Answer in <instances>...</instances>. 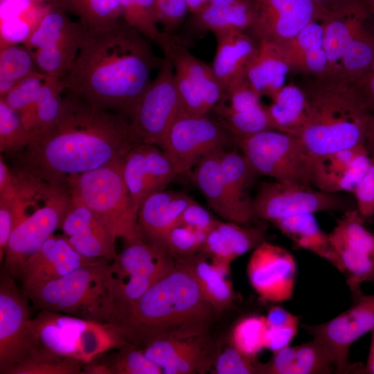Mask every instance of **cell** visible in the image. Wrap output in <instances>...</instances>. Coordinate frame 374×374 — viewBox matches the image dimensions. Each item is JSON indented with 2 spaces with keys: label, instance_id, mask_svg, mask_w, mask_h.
<instances>
[{
  "label": "cell",
  "instance_id": "cell-1",
  "mask_svg": "<svg viewBox=\"0 0 374 374\" xmlns=\"http://www.w3.org/2000/svg\"><path fill=\"white\" fill-rule=\"evenodd\" d=\"M136 145L129 118L68 93L59 119L12 156V167L66 188L71 178L123 159Z\"/></svg>",
  "mask_w": 374,
  "mask_h": 374
},
{
  "label": "cell",
  "instance_id": "cell-2",
  "mask_svg": "<svg viewBox=\"0 0 374 374\" xmlns=\"http://www.w3.org/2000/svg\"><path fill=\"white\" fill-rule=\"evenodd\" d=\"M162 61L148 39L121 19L107 30L89 32L61 81L68 93L131 120Z\"/></svg>",
  "mask_w": 374,
  "mask_h": 374
},
{
  "label": "cell",
  "instance_id": "cell-3",
  "mask_svg": "<svg viewBox=\"0 0 374 374\" xmlns=\"http://www.w3.org/2000/svg\"><path fill=\"white\" fill-rule=\"evenodd\" d=\"M215 314L188 263L177 258L172 271L121 311L111 326L142 348L160 339L208 332Z\"/></svg>",
  "mask_w": 374,
  "mask_h": 374
},
{
  "label": "cell",
  "instance_id": "cell-4",
  "mask_svg": "<svg viewBox=\"0 0 374 374\" xmlns=\"http://www.w3.org/2000/svg\"><path fill=\"white\" fill-rule=\"evenodd\" d=\"M308 110L298 137L315 158L364 143L371 115L348 80L304 77Z\"/></svg>",
  "mask_w": 374,
  "mask_h": 374
},
{
  "label": "cell",
  "instance_id": "cell-5",
  "mask_svg": "<svg viewBox=\"0 0 374 374\" xmlns=\"http://www.w3.org/2000/svg\"><path fill=\"white\" fill-rule=\"evenodd\" d=\"M10 199L13 230L3 269L18 278L21 269L44 242L60 229L70 199L67 188L12 166Z\"/></svg>",
  "mask_w": 374,
  "mask_h": 374
},
{
  "label": "cell",
  "instance_id": "cell-6",
  "mask_svg": "<svg viewBox=\"0 0 374 374\" xmlns=\"http://www.w3.org/2000/svg\"><path fill=\"white\" fill-rule=\"evenodd\" d=\"M110 262L99 259L59 279L23 291L38 310L111 325L115 307L109 278Z\"/></svg>",
  "mask_w": 374,
  "mask_h": 374
},
{
  "label": "cell",
  "instance_id": "cell-7",
  "mask_svg": "<svg viewBox=\"0 0 374 374\" xmlns=\"http://www.w3.org/2000/svg\"><path fill=\"white\" fill-rule=\"evenodd\" d=\"M123 159L71 178L66 188L78 197L114 239L130 240L143 235L138 210L123 175Z\"/></svg>",
  "mask_w": 374,
  "mask_h": 374
},
{
  "label": "cell",
  "instance_id": "cell-8",
  "mask_svg": "<svg viewBox=\"0 0 374 374\" xmlns=\"http://www.w3.org/2000/svg\"><path fill=\"white\" fill-rule=\"evenodd\" d=\"M31 324L38 346L84 364L130 344L111 325L46 310Z\"/></svg>",
  "mask_w": 374,
  "mask_h": 374
},
{
  "label": "cell",
  "instance_id": "cell-9",
  "mask_svg": "<svg viewBox=\"0 0 374 374\" xmlns=\"http://www.w3.org/2000/svg\"><path fill=\"white\" fill-rule=\"evenodd\" d=\"M125 242L123 250L109 267L114 319L169 274L176 264V259L163 245L148 240L143 235Z\"/></svg>",
  "mask_w": 374,
  "mask_h": 374
},
{
  "label": "cell",
  "instance_id": "cell-10",
  "mask_svg": "<svg viewBox=\"0 0 374 374\" xmlns=\"http://www.w3.org/2000/svg\"><path fill=\"white\" fill-rule=\"evenodd\" d=\"M237 143L258 175L283 184L314 186L316 158L299 137L270 130L239 139Z\"/></svg>",
  "mask_w": 374,
  "mask_h": 374
},
{
  "label": "cell",
  "instance_id": "cell-11",
  "mask_svg": "<svg viewBox=\"0 0 374 374\" xmlns=\"http://www.w3.org/2000/svg\"><path fill=\"white\" fill-rule=\"evenodd\" d=\"M368 10L330 15L324 20L327 64L323 78L353 81L374 59V32Z\"/></svg>",
  "mask_w": 374,
  "mask_h": 374
},
{
  "label": "cell",
  "instance_id": "cell-12",
  "mask_svg": "<svg viewBox=\"0 0 374 374\" xmlns=\"http://www.w3.org/2000/svg\"><path fill=\"white\" fill-rule=\"evenodd\" d=\"M89 33L82 23L72 21L54 3L22 44L32 54L40 72L61 79L71 68Z\"/></svg>",
  "mask_w": 374,
  "mask_h": 374
},
{
  "label": "cell",
  "instance_id": "cell-13",
  "mask_svg": "<svg viewBox=\"0 0 374 374\" xmlns=\"http://www.w3.org/2000/svg\"><path fill=\"white\" fill-rule=\"evenodd\" d=\"M234 141V135L217 118L180 113L159 146L180 175L190 172L206 155L227 150Z\"/></svg>",
  "mask_w": 374,
  "mask_h": 374
},
{
  "label": "cell",
  "instance_id": "cell-14",
  "mask_svg": "<svg viewBox=\"0 0 374 374\" xmlns=\"http://www.w3.org/2000/svg\"><path fill=\"white\" fill-rule=\"evenodd\" d=\"M180 113L173 66L164 56L156 78L151 80L130 120L134 141L137 144L159 145Z\"/></svg>",
  "mask_w": 374,
  "mask_h": 374
},
{
  "label": "cell",
  "instance_id": "cell-15",
  "mask_svg": "<svg viewBox=\"0 0 374 374\" xmlns=\"http://www.w3.org/2000/svg\"><path fill=\"white\" fill-rule=\"evenodd\" d=\"M4 270L0 278V373L26 358L37 346L28 299Z\"/></svg>",
  "mask_w": 374,
  "mask_h": 374
},
{
  "label": "cell",
  "instance_id": "cell-16",
  "mask_svg": "<svg viewBox=\"0 0 374 374\" xmlns=\"http://www.w3.org/2000/svg\"><path fill=\"white\" fill-rule=\"evenodd\" d=\"M344 204L337 193L276 181L262 183L251 202L253 217L273 224L294 215L342 209Z\"/></svg>",
  "mask_w": 374,
  "mask_h": 374
},
{
  "label": "cell",
  "instance_id": "cell-17",
  "mask_svg": "<svg viewBox=\"0 0 374 374\" xmlns=\"http://www.w3.org/2000/svg\"><path fill=\"white\" fill-rule=\"evenodd\" d=\"M303 327L328 350L336 372L343 373L349 367L352 345L374 329V294L359 295L348 310L326 322Z\"/></svg>",
  "mask_w": 374,
  "mask_h": 374
},
{
  "label": "cell",
  "instance_id": "cell-18",
  "mask_svg": "<svg viewBox=\"0 0 374 374\" xmlns=\"http://www.w3.org/2000/svg\"><path fill=\"white\" fill-rule=\"evenodd\" d=\"M252 24L247 31L258 42L283 44L314 20L329 15L313 0H254Z\"/></svg>",
  "mask_w": 374,
  "mask_h": 374
},
{
  "label": "cell",
  "instance_id": "cell-19",
  "mask_svg": "<svg viewBox=\"0 0 374 374\" xmlns=\"http://www.w3.org/2000/svg\"><path fill=\"white\" fill-rule=\"evenodd\" d=\"M296 272L293 255L285 248L266 240L253 249L247 265L251 287L261 300L271 303H282L292 299Z\"/></svg>",
  "mask_w": 374,
  "mask_h": 374
},
{
  "label": "cell",
  "instance_id": "cell-20",
  "mask_svg": "<svg viewBox=\"0 0 374 374\" xmlns=\"http://www.w3.org/2000/svg\"><path fill=\"white\" fill-rule=\"evenodd\" d=\"M142 350L164 374H195L212 371L220 348L208 331L190 337L160 339Z\"/></svg>",
  "mask_w": 374,
  "mask_h": 374
},
{
  "label": "cell",
  "instance_id": "cell-21",
  "mask_svg": "<svg viewBox=\"0 0 374 374\" xmlns=\"http://www.w3.org/2000/svg\"><path fill=\"white\" fill-rule=\"evenodd\" d=\"M69 194V202L60 227L64 238L84 257L115 260L118 255L116 239L78 197Z\"/></svg>",
  "mask_w": 374,
  "mask_h": 374
},
{
  "label": "cell",
  "instance_id": "cell-22",
  "mask_svg": "<svg viewBox=\"0 0 374 374\" xmlns=\"http://www.w3.org/2000/svg\"><path fill=\"white\" fill-rule=\"evenodd\" d=\"M218 152L204 157L190 172L191 179L217 215L225 221L247 225L253 218L251 202L240 199L231 190L222 173Z\"/></svg>",
  "mask_w": 374,
  "mask_h": 374
},
{
  "label": "cell",
  "instance_id": "cell-23",
  "mask_svg": "<svg viewBox=\"0 0 374 374\" xmlns=\"http://www.w3.org/2000/svg\"><path fill=\"white\" fill-rule=\"evenodd\" d=\"M98 260L84 257L72 248L63 235L53 234L26 262L18 278L25 290L59 279Z\"/></svg>",
  "mask_w": 374,
  "mask_h": 374
},
{
  "label": "cell",
  "instance_id": "cell-24",
  "mask_svg": "<svg viewBox=\"0 0 374 374\" xmlns=\"http://www.w3.org/2000/svg\"><path fill=\"white\" fill-rule=\"evenodd\" d=\"M260 98L244 74L223 89L212 112L232 132L251 133L262 127L267 120L266 106Z\"/></svg>",
  "mask_w": 374,
  "mask_h": 374
},
{
  "label": "cell",
  "instance_id": "cell-25",
  "mask_svg": "<svg viewBox=\"0 0 374 374\" xmlns=\"http://www.w3.org/2000/svg\"><path fill=\"white\" fill-rule=\"evenodd\" d=\"M193 200L183 192L164 189L148 195L138 212V224L143 235L163 245L167 233L178 224L184 211Z\"/></svg>",
  "mask_w": 374,
  "mask_h": 374
},
{
  "label": "cell",
  "instance_id": "cell-26",
  "mask_svg": "<svg viewBox=\"0 0 374 374\" xmlns=\"http://www.w3.org/2000/svg\"><path fill=\"white\" fill-rule=\"evenodd\" d=\"M265 240V231L262 228L218 220L206 234L202 251L214 262L231 269L236 258Z\"/></svg>",
  "mask_w": 374,
  "mask_h": 374
},
{
  "label": "cell",
  "instance_id": "cell-27",
  "mask_svg": "<svg viewBox=\"0 0 374 374\" xmlns=\"http://www.w3.org/2000/svg\"><path fill=\"white\" fill-rule=\"evenodd\" d=\"M326 18L311 21L296 36L280 45L291 72L308 78L325 76L327 60L324 49V20Z\"/></svg>",
  "mask_w": 374,
  "mask_h": 374
},
{
  "label": "cell",
  "instance_id": "cell-28",
  "mask_svg": "<svg viewBox=\"0 0 374 374\" xmlns=\"http://www.w3.org/2000/svg\"><path fill=\"white\" fill-rule=\"evenodd\" d=\"M213 34L217 46L211 67L224 89L244 74L258 49V42L248 32L240 30H224Z\"/></svg>",
  "mask_w": 374,
  "mask_h": 374
},
{
  "label": "cell",
  "instance_id": "cell-29",
  "mask_svg": "<svg viewBox=\"0 0 374 374\" xmlns=\"http://www.w3.org/2000/svg\"><path fill=\"white\" fill-rule=\"evenodd\" d=\"M254 0H213L188 20L190 33H213L230 29L248 31L253 19Z\"/></svg>",
  "mask_w": 374,
  "mask_h": 374
},
{
  "label": "cell",
  "instance_id": "cell-30",
  "mask_svg": "<svg viewBox=\"0 0 374 374\" xmlns=\"http://www.w3.org/2000/svg\"><path fill=\"white\" fill-rule=\"evenodd\" d=\"M290 67L280 45L258 42V49L248 63L244 75L261 97L272 98L285 85Z\"/></svg>",
  "mask_w": 374,
  "mask_h": 374
},
{
  "label": "cell",
  "instance_id": "cell-31",
  "mask_svg": "<svg viewBox=\"0 0 374 374\" xmlns=\"http://www.w3.org/2000/svg\"><path fill=\"white\" fill-rule=\"evenodd\" d=\"M181 258L189 265L204 298L216 314L233 305L235 293L228 278L231 269L214 262L202 251Z\"/></svg>",
  "mask_w": 374,
  "mask_h": 374
},
{
  "label": "cell",
  "instance_id": "cell-32",
  "mask_svg": "<svg viewBox=\"0 0 374 374\" xmlns=\"http://www.w3.org/2000/svg\"><path fill=\"white\" fill-rule=\"evenodd\" d=\"M298 247L326 260L342 273L339 259L331 244L329 234L319 226L314 214L288 217L274 223Z\"/></svg>",
  "mask_w": 374,
  "mask_h": 374
},
{
  "label": "cell",
  "instance_id": "cell-33",
  "mask_svg": "<svg viewBox=\"0 0 374 374\" xmlns=\"http://www.w3.org/2000/svg\"><path fill=\"white\" fill-rule=\"evenodd\" d=\"M266 106L273 130L299 136L305 123L308 104L300 85L285 84Z\"/></svg>",
  "mask_w": 374,
  "mask_h": 374
},
{
  "label": "cell",
  "instance_id": "cell-34",
  "mask_svg": "<svg viewBox=\"0 0 374 374\" xmlns=\"http://www.w3.org/2000/svg\"><path fill=\"white\" fill-rule=\"evenodd\" d=\"M65 91L61 79L48 77L28 114L22 121L32 140L53 125L60 117Z\"/></svg>",
  "mask_w": 374,
  "mask_h": 374
},
{
  "label": "cell",
  "instance_id": "cell-35",
  "mask_svg": "<svg viewBox=\"0 0 374 374\" xmlns=\"http://www.w3.org/2000/svg\"><path fill=\"white\" fill-rule=\"evenodd\" d=\"M57 4L91 33L107 30L122 19L121 0H57Z\"/></svg>",
  "mask_w": 374,
  "mask_h": 374
},
{
  "label": "cell",
  "instance_id": "cell-36",
  "mask_svg": "<svg viewBox=\"0 0 374 374\" xmlns=\"http://www.w3.org/2000/svg\"><path fill=\"white\" fill-rule=\"evenodd\" d=\"M84 364L37 346L6 374H83Z\"/></svg>",
  "mask_w": 374,
  "mask_h": 374
},
{
  "label": "cell",
  "instance_id": "cell-37",
  "mask_svg": "<svg viewBox=\"0 0 374 374\" xmlns=\"http://www.w3.org/2000/svg\"><path fill=\"white\" fill-rule=\"evenodd\" d=\"M334 250L348 249L374 258V236L364 226L357 211H348L329 233Z\"/></svg>",
  "mask_w": 374,
  "mask_h": 374
},
{
  "label": "cell",
  "instance_id": "cell-38",
  "mask_svg": "<svg viewBox=\"0 0 374 374\" xmlns=\"http://www.w3.org/2000/svg\"><path fill=\"white\" fill-rule=\"evenodd\" d=\"M39 71L30 52L22 44L0 50V97L21 80Z\"/></svg>",
  "mask_w": 374,
  "mask_h": 374
},
{
  "label": "cell",
  "instance_id": "cell-39",
  "mask_svg": "<svg viewBox=\"0 0 374 374\" xmlns=\"http://www.w3.org/2000/svg\"><path fill=\"white\" fill-rule=\"evenodd\" d=\"M218 160L223 177L233 193L240 199L251 202L249 190L258 175L243 155L233 150H220Z\"/></svg>",
  "mask_w": 374,
  "mask_h": 374
},
{
  "label": "cell",
  "instance_id": "cell-40",
  "mask_svg": "<svg viewBox=\"0 0 374 374\" xmlns=\"http://www.w3.org/2000/svg\"><path fill=\"white\" fill-rule=\"evenodd\" d=\"M121 19L148 40L157 44L161 37L155 0H121Z\"/></svg>",
  "mask_w": 374,
  "mask_h": 374
},
{
  "label": "cell",
  "instance_id": "cell-41",
  "mask_svg": "<svg viewBox=\"0 0 374 374\" xmlns=\"http://www.w3.org/2000/svg\"><path fill=\"white\" fill-rule=\"evenodd\" d=\"M267 328L265 316L244 317L233 328L230 344L244 355L256 359L257 355L265 348Z\"/></svg>",
  "mask_w": 374,
  "mask_h": 374
},
{
  "label": "cell",
  "instance_id": "cell-42",
  "mask_svg": "<svg viewBox=\"0 0 374 374\" xmlns=\"http://www.w3.org/2000/svg\"><path fill=\"white\" fill-rule=\"evenodd\" d=\"M32 137L19 114L0 99V151L16 155L31 142Z\"/></svg>",
  "mask_w": 374,
  "mask_h": 374
},
{
  "label": "cell",
  "instance_id": "cell-43",
  "mask_svg": "<svg viewBox=\"0 0 374 374\" xmlns=\"http://www.w3.org/2000/svg\"><path fill=\"white\" fill-rule=\"evenodd\" d=\"M123 175L134 206L138 210L151 193L145 164V144L134 146L123 159Z\"/></svg>",
  "mask_w": 374,
  "mask_h": 374
},
{
  "label": "cell",
  "instance_id": "cell-44",
  "mask_svg": "<svg viewBox=\"0 0 374 374\" xmlns=\"http://www.w3.org/2000/svg\"><path fill=\"white\" fill-rule=\"evenodd\" d=\"M335 364L326 347L316 339L296 346V356L290 374H329Z\"/></svg>",
  "mask_w": 374,
  "mask_h": 374
},
{
  "label": "cell",
  "instance_id": "cell-45",
  "mask_svg": "<svg viewBox=\"0 0 374 374\" xmlns=\"http://www.w3.org/2000/svg\"><path fill=\"white\" fill-rule=\"evenodd\" d=\"M112 374H162L160 367L150 360L141 348L129 344L105 361Z\"/></svg>",
  "mask_w": 374,
  "mask_h": 374
},
{
  "label": "cell",
  "instance_id": "cell-46",
  "mask_svg": "<svg viewBox=\"0 0 374 374\" xmlns=\"http://www.w3.org/2000/svg\"><path fill=\"white\" fill-rule=\"evenodd\" d=\"M336 252L350 290L358 294L364 282L374 278V258L367 253L348 249H337Z\"/></svg>",
  "mask_w": 374,
  "mask_h": 374
},
{
  "label": "cell",
  "instance_id": "cell-47",
  "mask_svg": "<svg viewBox=\"0 0 374 374\" xmlns=\"http://www.w3.org/2000/svg\"><path fill=\"white\" fill-rule=\"evenodd\" d=\"M48 77L37 71L21 80L0 99L24 118L31 109Z\"/></svg>",
  "mask_w": 374,
  "mask_h": 374
},
{
  "label": "cell",
  "instance_id": "cell-48",
  "mask_svg": "<svg viewBox=\"0 0 374 374\" xmlns=\"http://www.w3.org/2000/svg\"><path fill=\"white\" fill-rule=\"evenodd\" d=\"M206 234L178 224L167 233L163 246L175 259L202 251Z\"/></svg>",
  "mask_w": 374,
  "mask_h": 374
},
{
  "label": "cell",
  "instance_id": "cell-49",
  "mask_svg": "<svg viewBox=\"0 0 374 374\" xmlns=\"http://www.w3.org/2000/svg\"><path fill=\"white\" fill-rule=\"evenodd\" d=\"M258 364L230 344L220 348L211 371L215 374H258Z\"/></svg>",
  "mask_w": 374,
  "mask_h": 374
},
{
  "label": "cell",
  "instance_id": "cell-50",
  "mask_svg": "<svg viewBox=\"0 0 374 374\" xmlns=\"http://www.w3.org/2000/svg\"><path fill=\"white\" fill-rule=\"evenodd\" d=\"M159 24L163 32L173 34L186 17L187 0H155Z\"/></svg>",
  "mask_w": 374,
  "mask_h": 374
},
{
  "label": "cell",
  "instance_id": "cell-51",
  "mask_svg": "<svg viewBox=\"0 0 374 374\" xmlns=\"http://www.w3.org/2000/svg\"><path fill=\"white\" fill-rule=\"evenodd\" d=\"M218 220L193 199L184 211L178 224L207 234Z\"/></svg>",
  "mask_w": 374,
  "mask_h": 374
},
{
  "label": "cell",
  "instance_id": "cell-52",
  "mask_svg": "<svg viewBox=\"0 0 374 374\" xmlns=\"http://www.w3.org/2000/svg\"><path fill=\"white\" fill-rule=\"evenodd\" d=\"M357 202V211L361 217L374 215V159L367 172L353 192Z\"/></svg>",
  "mask_w": 374,
  "mask_h": 374
},
{
  "label": "cell",
  "instance_id": "cell-53",
  "mask_svg": "<svg viewBox=\"0 0 374 374\" xmlns=\"http://www.w3.org/2000/svg\"><path fill=\"white\" fill-rule=\"evenodd\" d=\"M300 321L284 325L268 327L265 342V348L272 353L290 346L298 332Z\"/></svg>",
  "mask_w": 374,
  "mask_h": 374
},
{
  "label": "cell",
  "instance_id": "cell-54",
  "mask_svg": "<svg viewBox=\"0 0 374 374\" xmlns=\"http://www.w3.org/2000/svg\"><path fill=\"white\" fill-rule=\"evenodd\" d=\"M296 346H287L273 353L266 363L258 364V374H290L296 356Z\"/></svg>",
  "mask_w": 374,
  "mask_h": 374
},
{
  "label": "cell",
  "instance_id": "cell-55",
  "mask_svg": "<svg viewBox=\"0 0 374 374\" xmlns=\"http://www.w3.org/2000/svg\"><path fill=\"white\" fill-rule=\"evenodd\" d=\"M350 82L370 114H374V59L365 71Z\"/></svg>",
  "mask_w": 374,
  "mask_h": 374
},
{
  "label": "cell",
  "instance_id": "cell-56",
  "mask_svg": "<svg viewBox=\"0 0 374 374\" xmlns=\"http://www.w3.org/2000/svg\"><path fill=\"white\" fill-rule=\"evenodd\" d=\"M13 230L10 199L0 195V262L3 260L7 245Z\"/></svg>",
  "mask_w": 374,
  "mask_h": 374
},
{
  "label": "cell",
  "instance_id": "cell-57",
  "mask_svg": "<svg viewBox=\"0 0 374 374\" xmlns=\"http://www.w3.org/2000/svg\"><path fill=\"white\" fill-rule=\"evenodd\" d=\"M330 15H341L368 10L362 0H313Z\"/></svg>",
  "mask_w": 374,
  "mask_h": 374
},
{
  "label": "cell",
  "instance_id": "cell-58",
  "mask_svg": "<svg viewBox=\"0 0 374 374\" xmlns=\"http://www.w3.org/2000/svg\"><path fill=\"white\" fill-rule=\"evenodd\" d=\"M13 185V172L5 161L2 154L0 155V194L10 191Z\"/></svg>",
  "mask_w": 374,
  "mask_h": 374
},
{
  "label": "cell",
  "instance_id": "cell-59",
  "mask_svg": "<svg viewBox=\"0 0 374 374\" xmlns=\"http://www.w3.org/2000/svg\"><path fill=\"white\" fill-rule=\"evenodd\" d=\"M364 144L373 159H374V114H371L368 118Z\"/></svg>",
  "mask_w": 374,
  "mask_h": 374
},
{
  "label": "cell",
  "instance_id": "cell-60",
  "mask_svg": "<svg viewBox=\"0 0 374 374\" xmlns=\"http://www.w3.org/2000/svg\"><path fill=\"white\" fill-rule=\"evenodd\" d=\"M83 374H112V371L105 362H97L95 360L85 364Z\"/></svg>",
  "mask_w": 374,
  "mask_h": 374
},
{
  "label": "cell",
  "instance_id": "cell-61",
  "mask_svg": "<svg viewBox=\"0 0 374 374\" xmlns=\"http://www.w3.org/2000/svg\"><path fill=\"white\" fill-rule=\"evenodd\" d=\"M366 371L368 373L374 374V329L371 332V339L367 362L366 364Z\"/></svg>",
  "mask_w": 374,
  "mask_h": 374
},
{
  "label": "cell",
  "instance_id": "cell-62",
  "mask_svg": "<svg viewBox=\"0 0 374 374\" xmlns=\"http://www.w3.org/2000/svg\"><path fill=\"white\" fill-rule=\"evenodd\" d=\"M213 0H187L188 11L193 14L198 12Z\"/></svg>",
  "mask_w": 374,
  "mask_h": 374
},
{
  "label": "cell",
  "instance_id": "cell-63",
  "mask_svg": "<svg viewBox=\"0 0 374 374\" xmlns=\"http://www.w3.org/2000/svg\"><path fill=\"white\" fill-rule=\"evenodd\" d=\"M34 1L44 3V2H53V3H57V0H32Z\"/></svg>",
  "mask_w": 374,
  "mask_h": 374
}]
</instances>
